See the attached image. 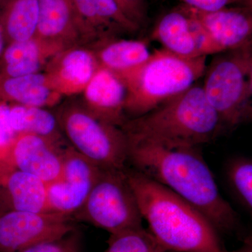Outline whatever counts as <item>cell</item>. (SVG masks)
<instances>
[{
    "mask_svg": "<svg viewBox=\"0 0 252 252\" xmlns=\"http://www.w3.org/2000/svg\"><path fill=\"white\" fill-rule=\"evenodd\" d=\"M127 162L196 209L217 232L230 233L238 226V214L220 195L198 147L166 149L149 144L131 145Z\"/></svg>",
    "mask_w": 252,
    "mask_h": 252,
    "instance_id": "obj_1",
    "label": "cell"
},
{
    "mask_svg": "<svg viewBox=\"0 0 252 252\" xmlns=\"http://www.w3.org/2000/svg\"><path fill=\"white\" fill-rule=\"evenodd\" d=\"M149 231L172 252H223L212 223L177 194L134 168H125Z\"/></svg>",
    "mask_w": 252,
    "mask_h": 252,
    "instance_id": "obj_2",
    "label": "cell"
},
{
    "mask_svg": "<svg viewBox=\"0 0 252 252\" xmlns=\"http://www.w3.org/2000/svg\"><path fill=\"white\" fill-rule=\"evenodd\" d=\"M121 128L129 146L149 144L166 149L198 147L222 131L203 86L195 84L147 114L127 119Z\"/></svg>",
    "mask_w": 252,
    "mask_h": 252,
    "instance_id": "obj_3",
    "label": "cell"
},
{
    "mask_svg": "<svg viewBox=\"0 0 252 252\" xmlns=\"http://www.w3.org/2000/svg\"><path fill=\"white\" fill-rule=\"evenodd\" d=\"M206 59L205 56L183 59L158 49L140 67L119 74L127 87V119L147 114L188 90L205 75Z\"/></svg>",
    "mask_w": 252,
    "mask_h": 252,
    "instance_id": "obj_4",
    "label": "cell"
},
{
    "mask_svg": "<svg viewBox=\"0 0 252 252\" xmlns=\"http://www.w3.org/2000/svg\"><path fill=\"white\" fill-rule=\"evenodd\" d=\"M203 86L222 130H233L252 117V44L216 54Z\"/></svg>",
    "mask_w": 252,
    "mask_h": 252,
    "instance_id": "obj_5",
    "label": "cell"
},
{
    "mask_svg": "<svg viewBox=\"0 0 252 252\" xmlns=\"http://www.w3.org/2000/svg\"><path fill=\"white\" fill-rule=\"evenodd\" d=\"M58 106L60 128L76 152L102 170L126 168L129 143L121 127L96 117L74 96Z\"/></svg>",
    "mask_w": 252,
    "mask_h": 252,
    "instance_id": "obj_6",
    "label": "cell"
},
{
    "mask_svg": "<svg viewBox=\"0 0 252 252\" xmlns=\"http://www.w3.org/2000/svg\"><path fill=\"white\" fill-rule=\"evenodd\" d=\"M75 215L110 234L142 226L143 220L125 169L102 170Z\"/></svg>",
    "mask_w": 252,
    "mask_h": 252,
    "instance_id": "obj_7",
    "label": "cell"
},
{
    "mask_svg": "<svg viewBox=\"0 0 252 252\" xmlns=\"http://www.w3.org/2000/svg\"><path fill=\"white\" fill-rule=\"evenodd\" d=\"M74 230L72 217L53 212L0 211V252H20Z\"/></svg>",
    "mask_w": 252,
    "mask_h": 252,
    "instance_id": "obj_8",
    "label": "cell"
},
{
    "mask_svg": "<svg viewBox=\"0 0 252 252\" xmlns=\"http://www.w3.org/2000/svg\"><path fill=\"white\" fill-rule=\"evenodd\" d=\"M102 171L69 145L59 178L47 185L49 212L72 217L84 205Z\"/></svg>",
    "mask_w": 252,
    "mask_h": 252,
    "instance_id": "obj_9",
    "label": "cell"
},
{
    "mask_svg": "<svg viewBox=\"0 0 252 252\" xmlns=\"http://www.w3.org/2000/svg\"><path fill=\"white\" fill-rule=\"evenodd\" d=\"M33 134L18 135L0 164H5L40 179L46 185L59 178L64 153L69 144Z\"/></svg>",
    "mask_w": 252,
    "mask_h": 252,
    "instance_id": "obj_10",
    "label": "cell"
},
{
    "mask_svg": "<svg viewBox=\"0 0 252 252\" xmlns=\"http://www.w3.org/2000/svg\"><path fill=\"white\" fill-rule=\"evenodd\" d=\"M38 1L39 14L36 39L56 54L74 46L89 47L73 0Z\"/></svg>",
    "mask_w": 252,
    "mask_h": 252,
    "instance_id": "obj_11",
    "label": "cell"
},
{
    "mask_svg": "<svg viewBox=\"0 0 252 252\" xmlns=\"http://www.w3.org/2000/svg\"><path fill=\"white\" fill-rule=\"evenodd\" d=\"M99 67L94 50L79 46L54 56L44 73L56 92L63 97H72L84 91Z\"/></svg>",
    "mask_w": 252,
    "mask_h": 252,
    "instance_id": "obj_12",
    "label": "cell"
},
{
    "mask_svg": "<svg viewBox=\"0 0 252 252\" xmlns=\"http://www.w3.org/2000/svg\"><path fill=\"white\" fill-rule=\"evenodd\" d=\"M127 87L120 74L99 67L84 91L81 102L94 115L104 122L122 127L125 114Z\"/></svg>",
    "mask_w": 252,
    "mask_h": 252,
    "instance_id": "obj_13",
    "label": "cell"
},
{
    "mask_svg": "<svg viewBox=\"0 0 252 252\" xmlns=\"http://www.w3.org/2000/svg\"><path fill=\"white\" fill-rule=\"evenodd\" d=\"M49 212L47 185L40 179L0 164V211Z\"/></svg>",
    "mask_w": 252,
    "mask_h": 252,
    "instance_id": "obj_14",
    "label": "cell"
},
{
    "mask_svg": "<svg viewBox=\"0 0 252 252\" xmlns=\"http://www.w3.org/2000/svg\"><path fill=\"white\" fill-rule=\"evenodd\" d=\"M189 8L223 51L252 44V16L250 6H228L213 12H203Z\"/></svg>",
    "mask_w": 252,
    "mask_h": 252,
    "instance_id": "obj_15",
    "label": "cell"
},
{
    "mask_svg": "<svg viewBox=\"0 0 252 252\" xmlns=\"http://www.w3.org/2000/svg\"><path fill=\"white\" fill-rule=\"evenodd\" d=\"M63 98L53 89L44 72L20 77H0V100L47 109L59 105Z\"/></svg>",
    "mask_w": 252,
    "mask_h": 252,
    "instance_id": "obj_16",
    "label": "cell"
},
{
    "mask_svg": "<svg viewBox=\"0 0 252 252\" xmlns=\"http://www.w3.org/2000/svg\"><path fill=\"white\" fill-rule=\"evenodd\" d=\"M151 38L162 49L183 59L200 57L191 29V16L185 5L172 9L158 21Z\"/></svg>",
    "mask_w": 252,
    "mask_h": 252,
    "instance_id": "obj_17",
    "label": "cell"
},
{
    "mask_svg": "<svg viewBox=\"0 0 252 252\" xmlns=\"http://www.w3.org/2000/svg\"><path fill=\"white\" fill-rule=\"evenodd\" d=\"M56 55L35 37L9 43L0 58V77H20L41 72Z\"/></svg>",
    "mask_w": 252,
    "mask_h": 252,
    "instance_id": "obj_18",
    "label": "cell"
},
{
    "mask_svg": "<svg viewBox=\"0 0 252 252\" xmlns=\"http://www.w3.org/2000/svg\"><path fill=\"white\" fill-rule=\"evenodd\" d=\"M38 0H6L0 4V26L6 44L35 37L39 22Z\"/></svg>",
    "mask_w": 252,
    "mask_h": 252,
    "instance_id": "obj_19",
    "label": "cell"
},
{
    "mask_svg": "<svg viewBox=\"0 0 252 252\" xmlns=\"http://www.w3.org/2000/svg\"><path fill=\"white\" fill-rule=\"evenodd\" d=\"M93 50L100 67L118 74L140 67L152 56L146 40L113 39Z\"/></svg>",
    "mask_w": 252,
    "mask_h": 252,
    "instance_id": "obj_20",
    "label": "cell"
},
{
    "mask_svg": "<svg viewBox=\"0 0 252 252\" xmlns=\"http://www.w3.org/2000/svg\"><path fill=\"white\" fill-rule=\"evenodd\" d=\"M9 120L16 135L33 134L56 140L65 139L56 114L46 108L11 104Z\"/></svg>",
    "mask_w": 252,
    "mask_h": 252,
    "instance_id": "obj_21",
    "label": "cell"
},
{
    "mask_svg": "<svg viewBox=\"0 0 252 252\" xmlns=\"http://www.w3.org/2000/svg\"><path fill=\"white\" fill-rule=\"evenodd\" d=\"M225 175L228 187L238 203L252 212V158L245 157L230 158L225 165Z\"/></svg>",
    "mask_w": 252,
    "mask_h": 252,
    "instance_id": "obj_22",
    "label": "cell"
},
{
    "mask_svg": "<svg viewBox=\"0 0 252 252\" xmlns=\"http://www.w3.org/2000/svg\"><path fill=\"white\" fill-rule=\"evenodd\" d=\"M106 252H172L160 245L143 226L110 234Z\"/></svg>",
    "mask_w": 252,
    "mask_h": 252,
    "instance_id": "obj_23",
    "label": "cell"
},
{
    "mask_svg": "<svg viewBox=\"0 0 252 252\" xmlns=\"http://www.w3.org/2000/svg\"><path fill=\"white\" fill-rule=\"evenodd\" d=\"M20 252H80V236L74 230L62 238L34 244Z\"/></svg>",
    "mask_w": 252,
    "mask_h": 252,
    "instance_id": "obj_24",
    "label": "cell"
},
{
    "mask_svg": "<svg viewBox=\"0 0 252 252\" xmlns=\"http://www.w3.org/2000/svg\"><path fill=\"white\" fill-rule=\"evenodd\" d=\"M186 6L191 16L192 33L199 54L201 56H207L208 55L218 54L223 52L224 51L223 49L217 44L211 34L195 18L190 8Z\"/></svg>",
    "mask_w": 252,
    "mask_h": 252,
    "instance_id": "obj_25",
    "label": "cell"
},
{
    "mask_svg": "<svg viewBox=\"0 0 252 252\" xmlns=\"http://www.w3.org/2000/svg\"><path fill=\"white\" fill-rule=\"evenodd\" d=\"M132 22L142 27L147 19V0H115Z\"/></svg>",
    "mask_w": 252,
    "mask_h": 252,
    "instance_id": "obj_26",
    "label": "cell"
},
{
    "mask_svg": "<svg viewBox=\"0 0 252 252\" xmlns=\"http://www.w3.org/2000/svg\"><path fill=\"white\" fill-rule=\"evenodd\" d=\"M182 4L203 12L219 11L230 5L240 4L252 7V1L248 0H179Z\"/></svg>",
    "mask_w": 252,
    "mask_h": 252,
    "instance_id": "obj_27",
    "label": "cell"
},
{
    "mask_svg": "<svg viewBox=\"0 0 252 252\" xmlns=\"http://www.w3.org/2000/svg\"><path fill=\"white\" fill-rule=\"evenodd\" d=\"M223 252H252V240L251 237L245 240L243 245L238 250L232 252L224 251Z\"/></svg>",
    "mask_w": 252,
    "mask_h": 252,
    "instance_id": "obj_28",
    "label": "cell"
},
{
    "mask_svg": "<svg viewBox=\"0 0 252 252\" xmlns=\"http://www.w3.org/2000/svg\"><path fill=\"white\" fill-rule=\"evenodd\" d=\"M6 44L4 34H3L2 30H1V26H0V58H1V54L4 51Z\"/></svg>",
    "mask_w": 252,
    "mask_h": 252,
    "instance_id": "obj_29",
    "label": "cell"
},
{
    "mask_svg": "<svg viewBox=\"0 0 252 252\" xmlns=\"http://www.w3.org/2000/svg\"><path fill=\"white\" fill-rule=\"evenodd\" d=\"M4 1H6V0H0V4H1V3L4 2Z\"/></svg>",
    "mask_w": 252,
    "mask_h": 252,
    "instance_id": "obj_30",
    "label": "cell"
},
{
    "mask_svg": "<svg viewBox=\"0 0 252 252\" xmlns=\"http://www.w3.org/2000/svg\"><path fill=\"white\" fill-rule=\"evenodd\" d=\"M248 1H252V0H248Z\"/></svg>",
    "mask_w": 252,
    "mask_h": 252,
    "instance_id": "obj_31",
    "label": "cell"
},
{
    "mask_svg": "<svg viewBox=\"0 0 252 252\" xmlns=\"http://www.w3.org/2000/svg\"><path fill=\"white\" fill-rule=\"evenodd\" d=\"M106 252V251H105V252Z\"/></svg>",
    "mask_w": 252,
    "mask_h": 252,
    "instance_id": "obj_32",
    "label": "cell"
}]
</instances>
